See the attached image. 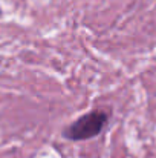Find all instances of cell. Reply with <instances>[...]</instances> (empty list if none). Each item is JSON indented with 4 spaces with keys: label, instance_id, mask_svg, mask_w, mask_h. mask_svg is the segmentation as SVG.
I'll return each mask as SVG.
<instances>
[{
    "label": "cell",
    "instance_id": "6da1fadb",
    "mask_svg": "<svg viewBox=\"0 0 156 158\" xmlns=\"http://www.w3.org/2000/svg\"><path fill=\"white\" fill-rule=\"evenodd\" d=\"M110 114L103 109L90 110L81 117H78L74 123H70L64 131L63 137L70 141H84L98 137L109 123Z\"/></svg>",
    "mask_w": 156,
    "mask_h": 158
}]
</instances>
